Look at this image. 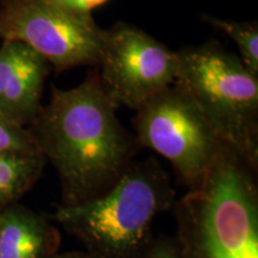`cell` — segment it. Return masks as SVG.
<instances>
[{
    "label": "cell",
    "instance_id": "3957f363",
    "mask_svg": "<svg viewBox=\"0 0 258 258\" xmlns=\"http://www.w3.org/2000/svg\"><path fill=\"white\" fill-rule=\"evenodd\" d=\"M175 190L154 159L132 161L105 192L61 205L54 219L93 258H139L152 240L158 215L172 207Z\"/></svg>",
    "mask_w": 258,
    "mask_h": 258
},
{
    "label": "cell",
    "instance_id": "52a82bcc",
    "mask_svg": "<svg viewBox=\"0 0 258 258\" xmlns=\"http://www.w3.org/2000/svg\"><path fill=\"white\" fill-rule=\"evenodd\" d=\"M99 80L116 108L137 109L175 82L177 53L141 29L117 23L105 30Z\"/></svg>",
    "mask_w": 258,
    "mask_h": 258
},
{
    "label": "cell",
    "instance_id": "ba28073f",
    "mask_svg": "<svg viewBox=\"0 0 258 258\" xmlns=\"http://www.w3.org/2000/svg\"><path fill=\"white\" fill-rule=\"evenodd\" d=\"M48 61L27 44L4 41L0 48V115L24 128L41 110Z\"/></svg>",
    "mask_w": 258,
    "mask_h": 258
},
{
    "label": "cell",
    "instance_id": "4fadbf2b",
    "mask_svg": "<svg viewBox=\"0 0 258 258\" xmlns=\"http://www.w3.org/2000/svg\"><path fill=\"white\" fill-rule=\"evenodd\" d=\"M139 258H183L176 239H152Z\"/></svg>",
    "mask_w": 258,
    "mask_h": 258
},
{
    "label": "cell",
    "instance_id": "277c9868",
    "mask_svg": "<svg viewBox=\"0 0 258 258\" xmlns=\"http://www.w3.org/2000/svg\"><path fill=\"white\" fill-rule=\"evenodd\" d=\"M188 96L219 140L246 161L258 163V76L220 44L177 53L172 84Z\"/></svg>",
    "mask_w": 258,
    "mask_h": 258
},
{
    "label": "cell",
    "instance_id": "9c48e42d",
    "mask_svg": "<svg viewBox=\"0 0 258 258\" xmlns=\"http://www.w3.org/2000/svg\"><path fill=\"white\" fill-rule=\"evenodd\" d=\"M59 234L44 215L23 206L0 208V258H49Z\"/></svg>",
    "mask_w": 258,
    "mask_h": 258
},
{
    "label": "cell",
    "instance_id": "6da1fadb",
    "mask_svg": "<svg viewBox=\"0 0 258 258\" xmlns=\"http://www.w3.org/2000/svg\"><path fill=\"white\" fill-rule=\"evenodd\" d=\"M32 124L38 151L60 178L61 205L105 192L133 161L137 140L121 124L96 74L73 89L54 88Z\"/></svg>",
    "mask_w": 258,
    "mask_h": 258
},
{
    "label": "cell",
    "instance_id": "5b68a950",
    "mask_svg": "<svg viewBox=\"0 0 258 258\" xmlns=\"http://www.w3.org/2000/svg\"><path fill=\"white\" fill-rule=\"evenodd\" d=\"M134 125L137 143L169 160L188 190L201 184L224 146L196 105L175 86L139 106Z\"/></svg>",
    "mask_w": 258,
    "mask_h": 258
},
{
    "label": "cell",
    "instance_id": "2e32d148",
    "mask_svg": "<svg viewBox=\"0 0 258 258\" xmlns=\"http://www.w3.org/2000/svg\"><path fill=\"white\" fill-rule=\"evenodd\" d=\"M43 2H46L48 4H51L54 6H57V8L70 10V11H77V10L74 9L73 0H43Z\"/></svg>",
    "mask_w": 258,
    "mask_h": 258
},
{
    "label": "cell",
    "instance_id": "7c38bea8",
    "mask_svg": "<svg viewBox=\"0 0 258 258\" xmlns=\"http://www.w3.org/2000/svg\"><path fill=\"white\" fill-rule=\"evenodd\" d=\"M0 152L41 154L30 132L10 123L0 115Z\"/></svg>",
    "mask_w": 258,
    "mask_h": 258
},
{
    "label": "cell",
    "instance_id": "9a60e30c",
    "mask_svg": "<svg viewBox=\"0 0 258 258\" xmlns=\"http://www.w3.org/2000/svg\"><path fill=\"white\" fill-rule=\"evenodd\" d=\"M49 258H93L91 254L86 251H73V252L64 253H54Z\"/></svg>",
    "mask_w": 258,
    "mask_h": 258
},
{
    "label": "cell",
    "instance_id": "5bb4252c",
    "mask_svg": "<svg viewBox=\"0 0 258 258\" xmlns=\"http://www.w3.org/2000/svg\"><path fill=\"white\" fill-rule=\"evenodd\" d=\"M108 0H73L74 9L84 14H91L93 9L104 4Z\"/></svg>",
    "mask_w": 258,
    "mask_h": 258
},
{
    "label": "cell",
    "instance_id": "30bf717a",
    "mask_svg": "<svg viewBox=\"0 0 258 258\" xmlns=\"http://www.w3.org/2000/svg\"><path fill=\"white\" fill-rule=\"evenodd\" d=\"M43 163L42 154L0 152V208L28 191L41 175Z\"/></svg>",
    "mask_w": 258,
    "mask_h": 258
},
{
    "label": "cell",
    "instance_id": "8fae6325",
    "mask_svg": "<svg viewBox=\"0 0 258 258\" xmlns=\"http://www.w3.org/2000/svg\"><path fill=\"white\" fill-rule=\"evenodd\" d=\"M203 19L230 36L240 51V60L251 72L258 76V28L253 23L226 21L205 15Z\"/></svg>",
    "mask_w": 258,
    "mask_h": 258
},
{
    "label": "cell",
    "instance_id": "7a4b0ae2",
    "mask_svg": "<svg viewBox=\"0 0 258 258\" xmlns=\"http://www.w3.org/2000/svg\"><path fill=\"white\" fill-rule=\"evenodd\" d=\"M253 171L224 145L201 184L176 203L183 258H258Z\"/></svg>",
    "mask_w": 258,
    "mask_h": 258
},
{
    "label": "cell",
    "instance_id": "8992f818",
    "mask_svg": "<svg viewBox=\"0 0 258 258\" xmlns=\"http://www.w3.org/2000/svg\"><path fill=\"white\" fill-rule=\"evenodd\" d=\"M104 34L91 14L43 0H3L0 9V38L27 44L59 70L98 63Z\"/></svg>",
    "mask_w": 258,
    "mask_h": 258
}]
</instances>
